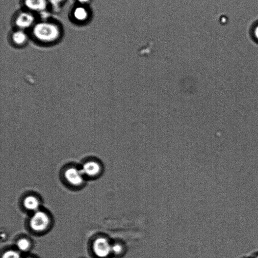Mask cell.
<instances>
[{"label": "cell", "instance_id": "obj_1", "mask_svg": "<svg viewBox=\"0 0 258 258\" xmlns=\"http://www.w3.org/2000/svg\"><path fill=\"white\" fill-rule=\"evenodd\" d=\"M32 34L34 38L40 42L51 44L59 39L61 29L54 23L42 22L33 26Z\"/></svg>", "mask_w": 258, "mask_h": 258}, {"label": "cell", "instance_id": "obj_2", "mask_svg": "<svg viewBox=\"0 0 258 258\" xmlns=\"http://www.w3.org/2000/svg\"><path fill=\"white\" fill-rule=\"evenodd\" d=\"M50 224L48 215L44 212L37 211L30 220V226L34 231L42 232L47 229Z\"/></svg>", "mask_w": 258, "mask_h": 258}, {"label": "cell", "instance_id": "obj_3", "mask_svg": "<svg viewBox=\"0 0 258 258\" xmlns=\"http://www.w3.org/2000/svg\"><path fill=\"white\" fill-rule=\"evenodd\" d=\"M34 22V16L28 11H22L18 13L14 21L16 27L18 29L23 30L32 26Z\"/></svg>", "mask_w": 258, "mask_h": 258}, {"label": "cell", "instance_id": "obj_4", "mask_svg": "<svg viewBox=\"0 0 258 258\" xmlns=\"http://www.w3.org/2000/svg\"><path fill=\"white\" fill-rule=\"evenodd\" d=\"M94 250L97 256L105 258L112 254V245L106 238H99L94 242Z\"/></svg>", "mask_w": 258, "mask_h": 258}, {"label": "cell", "instance_id": "obj_5", "mask_svg": "<svg viewBox=\"0 0 258 258\" xmlns=\"http://www.w3.org/2000/svg\"><path fill=\"white\" fill-rule=\"evenodd\" d=\"M65 176L68 181L74 186H79L83 181V174L81 170L71 168L66 170Z\"/></svg>", "mask_w": 258, "mask_h": 258}, {"label": "cell", "instance_id": "obj_6", "mask_svg": "<svg viewBox=\"0 0 258 258\" xmlns=\"http://www.w3.org/2000/svg\"><path fill=\"white\" fill-rule=\"evenodd\" d=\"M48 0H24L25 7L29 11L42 12L47 7Z\"/></svg>", "mask_w": 258, "mask_h": 258}, {"label": "cell", "instance_id": "obj_7", "mask_svg": "<svg viewBox=\"0 0 258 258\" xmlns=\"http://www.w3.org/2000/svg\"><path fill=\"white\" fill-rule=\"evenodd\" d=\"M101 170V165L99 162L94 160H90L83 165L81 171L83 175L92 177L98 175Z\"/></svg>", "mask_w": 258, "mask_h": 258}, {"label": "cell", "instance_id": "obj_8", "mask_svg": "<svg viewBox=\"0 0 258 258\" xmlns=\"http://www.w3.org/2000/svg\"><path fill=\"white\" fill-rule=\"evenodd\" d=\"M11 39L15 45L21 47L26 44L28 36L23 30L18 29L12 33Z\"/></svg>", "mask_w": 258, "mask_h": 258}, {"label": "cell", "instance_id": "obj_9", "mask_svg": "<svg viewBox=\"0 0 258 258\" xmlns=\"http://www.w3.org/2000/svg\"><path fill=\"white\" fill-rule=\"evenodd\" d=\"M89 12L85 6L79 5L73 11V17L74 19L78 22H84L88 18Z\"/></svg>", "mask_w": 258, "mask_h": 258}, {"label": "cell", "instance_id": "obj_10", "mask_svg": "<svg viewBox=\"0 0 258 258\" xmlns=\"http://www.w3.org/2000/svg\"><path fill=\"white\" fill-rule=\"evenodd\" d=\"M24 206L27 209L36 212L39 208L40 202L35 197L29 196L25 199Z\"/></svg>", "mask_w": 258, "mask_h": 258}, {"label": "cell", "instance_id": "obj_11", "mask_svg": "<svg viewBox=\"0 0 258 258\" xmlns=\"http://www.w3.org/2000/svg\"><path fill=\"white\" fill-rule=\"evenodd\" d=\"M127 253L126 245L121 243H115L112 245V254L117 257H122Z\"/></svg>", "mask_w": 258, "mask_h": 258}, {"label": "cell", "instance_id": "obj_12", "mask_svg": "<svg viewBox=\"0 0 258 258\" xmlns=\"http://www.w3.org/2000/svg\"><path fill=\"white\" fill-rule=\"evenodd\" d=\"M17 246L21 251L25 252L29 248L30 243L26 239L23 238L18 241Z\"/></svg>", "mask_w": 258, "mask_h": 258}, {"label": "cell", "instance_id": "obj_13", "mask_svg": "<svg viewBox=\"0 0 258 258\" xmlns=\"http://www.w3.org/2000/svg\"><path fill=\"white\" fill-rule=\"evenodd\" d=\"M251 34L253 39L258 44V21L253 25L251 29Z\"/></svg>", "mask_w": 258, "mask_h": 258}, {"label": "cell", "instance_id": "obj_14", "mask_svg": "<svg viewBox=\"0 0 258 258\" xmlns=\"http://www.w3.org/2000/svg\"><path fill=\"white\" fill-rule=\"evenodd\" d=\"M2 258H20V255L15 251L10 250L5 252Z\"/></svg>", "mask_w": 258, "mask_h": 258}, {"label": "cell", "instance_id": "obj_15", "mask_svg": "<svg viewBox=\"0 0 258 258\" xmlns=\"http://www.w3.org/2000/svg\"><path fill=\"white\" fill-rule=\"evenodd\" d=\"M49 3L54 9H58L64 2L65 0H48Z\"/></svg>", "mask_w": 258, "mask_h": 258}, {"label": "cell", "instance_id": "obj_16", "mask_svg": "<svg viewBox=\"0 0 258 258\" xmlns=\"http://www.w3.org/2000/svg\"><path fill=\"white\" fill-rule=\"evenodd\" d=\"M77 1L80 5L85 6L89 3L90 0H77Z\"/></svg>", "mask_w": 258, "mask_h": 258}, {"label": "cell", "instance_id": "obj_17", "mask_svg": "<svg viewBox=\"0 0 258 258\" xmlns=\"http://www.w3.org/2000/svg\"><path fill=\"white\" fill-rule=\"evenodd\" d=\"M250 258H258V253L254 254Z\"/></svg>", "mask_w": 258, "mask_h": 258}, {"label": "cell", "instance_id": "obj_18", "mask_svg": "<svg viewBox=\"0 0 258 258\" xmlns=\"http://www.w3.org/2000/svg\"></svg>", "mask_w": 258, "mask_h": 258}]
</instances>
